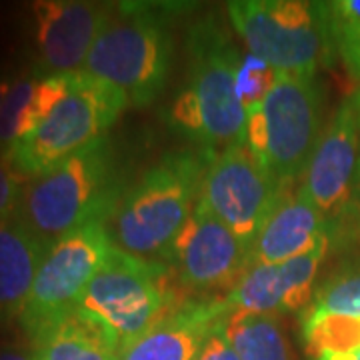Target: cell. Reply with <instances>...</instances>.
Masks as SVG:
<instances>
[{
  "mask_svg": "<svg viewBox=\"0 0 360 360\" xmlns=\"http://www.w3.org/2000/svg\"><path fill=\"white\" fill-rule=\"evenodd\" d=\"M212 148L165 155L127 186L104 220L110 243L132 257L165 262L168 248L198 202Z\"/></svg>",
  "mask_w": 360,
  "mask_h": 360,
  "instance_id": "6da1fadb",
  "label": "cell"
},
{
  "mask_svg": "<svg viewBox=\"0 0 360 360\" xmlns=\"http://www.w3.org/2000/svg\"><path fill=\"white\" fill-rule=\"evenodd\" d=\"M186 78L170 106V124L198 146L220 150L245 142L246 108L238 96V54L224 25L208 14L186 34Z\"/></svg>",
  "mask_w": 360,
  "mask_h": 360,
  "instance_id": "7a4b0ae2",
  "label": "cell"
},
{
  "mask_svg": "<svg viewBox=\"0 0 360 360\" xmlns=\"http://www.w3.org/2000/svg\"><path fill=\"white\" fill-rule=\"evenodd\" d=\"M127 191L108 134L26 180L16 219L46 246L104 222Z\"/></svg>",
  "mask_w": 360,
  "mask_h": 360,
  "instance_id": "3957f363",
  "label": "cell"
},
{
  "mask_svg": "<svg viewBox=\"0 0 360 360\" xmlns=\"http://www.w3.org/2000/svg\"><path fill=\"white\" fill-rule=\"evenodd\" d=\"M179 13V4H115L80 72L122 90L130 106L153 104L170 77V14Z\"/></svg>",
  "mask_w": 360,
  "mask_h": 360,
  "instance_id": "277c9868",
  "label": "cell"
},
{
  "mask_svg": "<svg viewBox=\"0 0 360 360\" xmlns=\"http://www.w3.org/2000/svg\"><path fill=\"white\" fill-rule=\"evenodd\" d=\"M319 78L278 75L262 103L246 110L245 144L284 191L302 180L322 136Z\"/></svg>",
  "mask_w": 360,
  "mask_h": 360,
  "instance_id": "5b68a950",
  "label": "cell"
},
{
  "mask_svg": "<svg viewBox=\"0 0 360 360\" xmlns=\"http://www.w3.org/2000/svg\"><path fill=\"white\" fill-rule=\"evenodd\" d=\"M226 13L248 52L278 75L316 78L333 60L324 2L234 0L226 4Z\"/></svg>",
  "mask_w": 360,
  "mask_h": 360,
  "instance_id": "8992f818",
  "label": "cell"
},
{
  "mask_svg": "<svg viewBox=\"0 0 360 360\" xmlns=\"http://www.w3.org/2000/svg\"><path fill=\"white\" fill-rule=\"evenodd\" d=\"M172 309L174 292L167 262L132 257L115 245L77 304L116 348L141 336Z\"/></svg>",
  "mask_w": 360,
  "mask_h": 360,
  "instance_id": "52a82bcc",
  "label": "cell"
},
{
  "mask_svg": "<svg viewBox=\"0 0 360 360\" xmlns=\"http://www.w3.org/2000/svg\"><path fill=\"white\" fill-rule=\"evenodd\" d=\"M129 98L112 84L84 72L72 75L70 90L32 132L4 150V158L25 180L106 136L129 108Z\"/></svg>",
  "mask_w": 360,
  "mask_h": 360,
  "instance_id": "ba28073f",
  "label": "cell"
},
{
  "mask_svg": "<svg viewBox=\"0 0 360 360\" xmlns=\"http://www.w3.org/2000/svg\"><path fill=\"white\" fill-rule=\"evenodd\" d=\"M288 193L258 165L245 142H236L214 150L198 200L250 250L260 229Z\"/></svg>",
  "mask_w": 360,
  "mask_h": 360,
  "instance_id": "9c48e42d",
  "label": "cell"
},
{
  "mask_svg": "<svg viewBox=\"0 0 360 360\" xmlns=\"http://www.w3.org/2000/svg\"><path fill=\"white\" fill-rule=\"evenodd\" d=\"M110 248L112 243L104 222L86 224L52 243L42 258L32 292L20 314L26 333L77 309L80 296L103 266Z\"/></svg>",
  "mask_w": 360,
  "mask_h": 360,
  "instance_id": "30bf717a",
  "label": "cell"
},
{
  "mask_svg": "<svg viewBox=\"0 0 360 360\" xmlns=\"http://www.w3.org/2000/svg\"><path fill=\"white\" fill-rule=\"evenodd\" d=\"M248 246L198 200L165 262L180 286L208 292L238 283L248 269Z\"/></svg>",
  "mask_w": 360,
  "mask_h": 360,
  "instance_id": "8fae6325",
  "label": "cell"
},
{
  "mask_svg": "<svg viewBox=\"0 0 360 360\" xmlns=\"http://www.w3.org/2000/svg\"><path fill=\"white\" fill-rule=\"evenodd\" d=\"M298 328L310 360H360V258L319 283Z\"/></svg>",
  "mask_w": 360,
  "mask_h": 360,
  "instance_id": "7c38bea8",
  "label": "cell"
},
{
  "mask_svg": "<svg viewBox=\"0 0 360 360\" xmlns=\"http://www.w3.org/2000/svg\"><path fill=\"white\" fill-rule=\"evenodd\" d=\"M359 141V112L352 96H348L322 130L307 172L296 186L310 205L328 219L336 232L356 184Z\"/></svg>",
  "mask_w": 360,
  "mask_h": 360,
  "instance_id": "4fadbf2b",
  "label": "cell"
},
{
  "mask_svg": "<svg viewBox=\"0 0 360 360\" xmlns=\"http://www.w3.org/2000/svg\"><path fill=\"white\" fill-rule=\"evenodd\" d=\"M112 6L82 0H39L30 6L44 77L82 70Z\"/></svg>",
  "mask_w": 360,
  "mask_h": 360,
  "instance_id": "5bb4252c",
  "label": "cell"
},
{
  "mask_svg": "<svg viewBox=\"0 0 360 360\" xmlns=\"http://www.w3.org/2000/svg\"><path fill=\"white\" fill-rule=\"evenodd\" d=\"M330 246L333 238L283 264L248 266L240 281L224 296L229 309L270 316L288 312L298 314L309 304L319 286V270L328 257Z\"/></svg>",
  "mask_w": 360,
  "mask_h": 360,
  "instance_id": "9a60e30c",
  "label": "cell"
},
{
  "mask_svg": "<svg viewBox=\"0 0 360 360\" xmlns=\"http://www.w3.org/2000/svg\"><path fill=\"white\" fill-rule=\"evenodd\" d=\"M229 312L224 298L184 302L118 348L116 360H194L202 342Z\"/></svg>",
  "mask_w": 360,
  "mask_h": 360,
  "instance_id": "2e32d148",
  "label": "cell"
},
{
  "mask_svg": "<svg viewBox=\"0 0 360 360\" xmlns=\"http://www.w3.org/2000/svg\"><path fill=\"white\" fill-rule=\"evenodd\" d=\"M335 226L298 188L284 194L248 252V266L283 264L333 238Z\"/></svg>",
  "mask_w": 360,
  "mask_h": 360,
  "instance_id": "e0dca14e",
  "label": "cell"
},
{
  "mask_svg": "<svg viewBox=\"0 0 360 360\" xmlns=\"http://www.w3.org/2000/svg\"><path fill=\"white\" fill-rule=\"evenodd\" d=\"M46 250L16 217L0 222V319L22 314Z\"/></svg>",
  "mask_w": 360,
  "mask_h": 360,
  "instance_id": "ac0fdd59",
  "label": "cell"
},
{
  "mask_svg": "<svg viewBox=\"0 0 360 360\" xmlns=\"http://www.w3.org/2000/svg\"><path fill=\"white\" fill-rule=\"evenodd\" d=\"M28 335L40 360H116L118 352L110 336L77 309L40 324Z\"/></svg>",
  "mask_w": 360,
  "mask_h": 360,
  "instance_id": "d6986e66",
  "label": "cell"
},
{
  "mask_svg": "<svg viewBox=\"0 0 360 360\" xmlns=\"http://www.w3.org/2000/svg\"><path fill=\"white\" fill-rule=\"evenodd\" d=\"M224 330L240 360H290L288 340L276 316L231 310Z\"/></svg>",
  "mask_w": 360,
  "mask_h": 360,
  "instance_id": "ffe728a7",
  "label": "cell"
},
{
  "mask_svg": "<svg viewBox=\"0 0 360 360\" xmlns=\"http://www.w3.org/2000/svg\"><path fill=\"white\" fill-rule=\"evenodd\" d=\"M335 54L347 75L360 84V0L324 2Z\"/></svg>",
  "mask_w": 360,
  "mask_h": 360,
  "instance_id": "44dd1931",
  "label": "cell"
},
{
  "mask_svg": "<svg viewBox=\"0 0 360 360\" xmlns=\"http://www.w3.org/2000/svg\"><path fill=\"white\" fill-rule=\"evenodd\" d=\"M39 78L40 77H28L14 82L0 106V146L4 150L25 136L28 106L32 101L34 89L39 84Z\"/></svg>",
  "mask_w": 360,
  "mask_h": 360,
  "instance_id": "7402d4cb",
  "label": "cell"
},
{
  "mask_svg": "<svg viewBox=\"0 0 360 360\" xmlns=\"http://www.w3.org/2000/svg\"><path fill=\"white\" fill-rule=\"evenodd\" d=\"M278 80V72L264 63L262 58H258L255 54L246 52L240 58V66H238V96L240 103L246 110L262 103V98L270 92L274 86V82Z\"/></svg>",
  "mask_w": 360,
  "mask_h": 360,
  "instance_id": "603a6c76",
  "label": "cell"
},
{
  "mask_svg": "<svg viewBox=\"0 0 360 360\" xmlns=\"http://www.w3.org/2000/svg\"><path fill=\"white\" fill-rule=\"evenodd\" d=\"M26 180L16 174L4 155L0 156V222L14 219L22 200Z\"/></svg>",
  "mask_w": 360,
  "mask_h": 360,
  "instance_id": "cb8c5ba5",
  "label": "cell"
},
{
  "mask_svg": "<svg viewBox=\"0 0 360 360\" xmlns=\"http://www.w3.org/2000/svg\"><path fill=\"white\" fill-rule=\"evenodd\" d=\"M194 360H240L236 348L232 347L231 338L224 330V321L208 335Z\"/></svg>",
  "mask_w": 360,
  "mask_h": 360,
  "instance_id": "d4e9b609",
  "label": "cell"
},
{
  "mask_svg": "<svg viewBox=\"0 0 360 360\" xmlns=\"http://www.w3.org/2000/svg\"><path fill=\"white\" fill-rule=\"evenodd\" d=\"M0 360H30L25 356L22 352H16V350H2L0 352Z\"/></svg>",
  "mask_w": 360,
  "mask_h": 360,
  "instance_id": "484cf974",
  "label": "cell"
},
{
  "mask_svg": "<svg viewBox=\"0 0 360 360\" xmlns=\"http://www.w3.org/2000/svg\"><path fill=\"white\" fill-rule=\"evenodd\" d=\"M11 86H13V84H11L6 78L0 77V106H2V103H4V98H6V94H8Z\"/></svg>",
  "mask_w": 360,
  "mask_h": 360,
  "instance_id": "4316f807",
  "label": "cell"
},
{
  "mask_svg": "<svg viewBox=\"0 0 360 360\" xmlns=\"http://www.w3.org/2000/svg\"><path fill=\"white\" fill-rule=\"evenodd\" d=\"M352 101H354V106H356V112H359V122H360V89L352 94Z\"/></svg>",
  "mask_w": 360,
  "mask_h": 360,
  "instance_id": "83f0119b",
  "label": "cell"
},
{
  "mask_svg": "<svg viewBox=\"0 0 360 360\" xmlns=\"http://www.w3.org/2000/svg\"><path fill=\"white\" fill-rule=\"evenodd\" d=\"M356 188L360 193V155H359V168H356Z\"/></svg>",
  "mask_w": 360,
  "mask_h": 360,
  "instance_id": "f1b7e54d",
  "label": "cell"
},
{
  "mask_svg": "<svg viewBox=\"0 0 360 360\" xmlns=\"http://www.w3.org/2000/svg\"><path fill=\"white\" fill-rule=\"evenodd\" d=\"M32 360H40V359H37V356H32Z\"/></svg>",
  "mask_w": 360,
  "mask_h": 360,
  "instance_id": "f546056e",
  "label": "cell"
}]
</instances>
